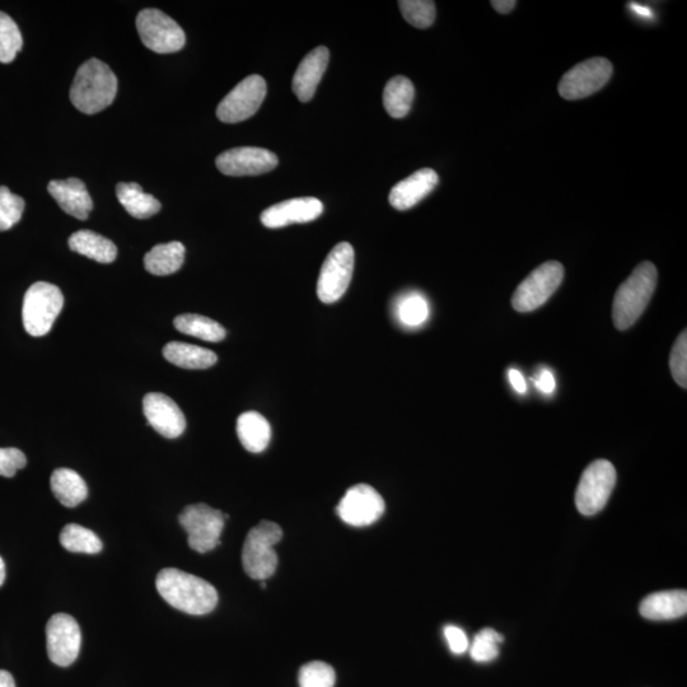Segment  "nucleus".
I'll list each match as a JSON object with an SVG mask.
<instances>
[{
	"label": "nucleus",
	"instance_id": "2eb2a0df",
	"mask_svg": "<svg viewBox=\"0 0 687 687\" xmlns=\"http://www.w3.org/2000/svg\"><path fill=\"white\" fill-rule=\"evenodd\" d=\"M277 154L268 149L240 147L219 154L216 165L222 174L233 177L263 175L278 166Z\"/></svg>",
	"mask_w": 687,
	"mask_h": 687
},
{
	"label": "nucleus",
	"instance_id": "f3484780",
	"mask_svg": "<svg viewBox=\"0 0 687 687\" xmlns=\"http://www.w3.org/2000/svg\"><path fill=\"white\" fill-rule=\"evenodd\" d=\"M324 212V204L316 198H296L275 204L261 214V223L266 228L277 229L296 223L315 221Z\"/></svg>",
	"mask_w": 687,
	"mask_h": 687
},
{
	"label": "nucleus",
	"instance_id": "ddd939ff",
	"mask_svg": "<svg viewBox=\"0 0 687 687\" xmlns=\"http://www.w3.org/2000/svg\"><path fill=\"white\" fill-rule=\"evenodd\" d=\"M385 511V500L368 484L352 486L336 507L340 520L353 527L371 526Z\"/></svg>",
	"mask_w": 687,
	"mask_h": 687
},
{
	"label": "nucleus",
	"instance_id": "a211bd4d",
	"mask_svg": "<svg viewBox=\"0 0 687 687\" xmlns=\"http://www.w3.org/2000/svg\"><path fill=\"white\" fill-rule=\"evenodd\" d=\"M439 177L432 168H422L392 188L390 204L397 210H408L422 202L438 185Z\"/></svg>",
	"mask_w": 687,
	"mask_h": 687
},
{
	"label": "nucleus",
	"instance_id": "4c0bfd02",
	"mask_svg": "<svg viewBox=\"0 0 687 687\" xmlns=\"http://www.w3.org/2000/svg\"><path fill=\"white\" fill-rule=\"evenodd\" d=\"M27 458L18 448H0V476L13 478L18 470L25 469Z\"/></svg>",
	"mask_w": 687,
	"mask_h": 687
},
{
	"label": "nucleus",
	"instance_id": "7ed1b4c3",
	"mask_svg": "<svg viewBox=\"0 0 687 687\" xmlns=\"http://www.w3.org/2000/svg\"><path fill=\"white\" fill-rule=\"evenodd\" d=\"M657 280L656 265L644 261L620 285L612 306V319L619 330H628L643 315L656 291Z\"/></svg>",
	"mask_w": 687,
	"mask_h": 687
},
{
	"label": "nucleus",
	"instance_id": "423d86ee",
	"mask_svg": "<svg viewBox=\"0 0 687 687\" xmlns=\"http://www.w3.org/2000/svg\"><path fill=\"white\" fill-rule=\"evenodd\" d=\"M182 528L188 534V544L196 553L205 554L221 544L224 513L199 503L188 506L179 516Z\"/></svg>",
	"mask_w": 687,
	"mask_h": 687
},
{
	"label": "nucleus",
	"instance_id": "39448f33",
	"mask_svg": "<svg viewBox=\"0 0 687 687\" xmlns=\"http://www.w3.org/2000/svg\"><path fill=\"white\" fill-rule=\"evenodd\" d=\"M64 306V296L56 285L39 282L31 285L23 299L22 319L25 330L40 338L50 333Z\"/></svg>",
	"mask_w": 687,
	"mask_h": 687
},
{
	"label": "nucleus",
	"instance_id": "f257e3e1",
	"mask_svg": "<svg viewBox=\"0 0 687 687\" xmlns=\"http://www.w3.org/2000/svg\"><path fill=\"white\" fill-rule=\"evenodd\" d=\"M156 587L168 605L185 614L207 615L218 604V593L212 584L180 569H162Z\"/></svg>",
	"mask_w": 687,
	"mask_h": 687
},
{
	"label": "nucleus",
	"instance_id": "c03bdc74",
	"mask_svg": "<svg viewBox=\"0 0 687 687\" xmlns=\"http://www.w3.org/2000/svg\"><path fill=\"white\" fill-rule=\"evenodd\" d=\"M630 8H632L635 13H638L639 16L652 17V11L647 7L638 6V4H630Z\"/></svg>",
	"mask_w": 687,
	"mask_h": 687
},
{
	"label": "nucleus",
	"instance_id": "a18cd8bd",
	"mask_svg": "<svg viewBox=\"0 0 687 687\" xmlns=\"http://www.w3.org/2000/svg\"><path fill=\"white\" fill-rule=\"evenodd\" d=\"M4 581H6V564H4V560L0 558V587L3 586Z\"/></svg>",
	"mask_w": 687,
	"mask_h": 687
},
{
	"label": "nucleus",
	"instance_id": "1a4fd4ad",
	"mask_svg": "<svg viewBox=\"0 0 687 687\" xmlns=\"http://www.w3.org/2000/svg\"><path fill=\"white\" fill-rule=\"evenodd\" d=\"M354 260V249L348 242H341L330 251L317 282V296L321 302L330 305L347 293L353 278Z\"/></svg>",
	"mask_w": 687,
	"mask_h": 687
},
{
	"label": "nucleus",
	"instance_id": "473e14b6",
	"mask_svg": "<svg viewBox=\"0 0 687 687\" xmlns=\"http://www.w3.org/2000/svg\"><path fill=\"white\" fill-rule=\"evenodd\" d=\"M399 6L411 26L424 30L436 21V3L432 0H401Z\"/></svg>",
	"mask_w": 687,
	"mask_h": 687
},
{
	"label": "nucleus",
	"instance_id": "72a5a7b5",
	"mask_svg": "<svg viewBox=\"0 0 687 687\" xmlns=\"http://www.w3.org/2000/svg\"><path fill=\"white\" fill-rule=\"evenodd\" d=\"M397 315L404 325L418 327L423 325L429 317V306L427 299L422 294L411 293L405 296L397 306Z\"/></svg>",
	"mask_w": 687,
	"mask_h": 687
},
{
	"label": "nucleus",
	"instance_id": "412c9836",
	"mask_svg": "<svg viewBox=\"0 0 687 687\" xmlns=\"http://www.w3.org/2000/svg\"><path fill=\"white\" fill-rule=\"evenodd\" d=\"M640 615L649 620H674L687 614L686 591H663L644 598Z\"/></svg>",
	"mask_w": 687,
	"mask_h": 687
},
{
	"label": "nucleus",
	"instance_id": "e433bc0d",
	"mask_svg": "<svg viewBox=\"0 0 687 687\" xmlns=\"http://www.w3.org/2000/svg\"><path fill=\"white\" fill-rule=\"evenodd\" d=\"M670 369L677 385L682 389L687 387V331L684 330L677 338L670 355Z\"/></svg>",
	"mask_w": 687,
	"mask_h": 687
},
{
	"label": "nucleus",
	"instance_id": "f704fd0d",
	"mask_svg": "<svg viewBox=\"0 0 687 687\" xmlns=\"http://www.w3.org/2000/svg\"><path fill=\"white\" fill-rule=\"evenodd\" d=\"M25 200L11 193L7 186H0V232L8 231L21 221L25 212Z\"/></svg>",
	"mask_w": 687,
	"mask_h": 687
},
{
	"label": "nucleus",
	"instance_id": "58836bf2",
	"mask_svg": "<svg viewBox=\"0 0 687 687\" xmlns=\"http://www.w3.org/2000/svg\"><path fill=\"white\" fill-rule=\"evenodd\" d=\"M445 637L447 639L448 647H450L453 654H464L470 647L469 638L461 628L455 625H447L445 628Z\"/></svg>",
	"mask_w": 687,
	"mask_h": 687
},
{
	"label": "nucleus",
	"instance_id": "79ce46f5",
	"mask_svg": "<svg viewBox=\"0 0 687 687\" xmlns=\"http://www.w3.org/2000/svg\"><path fill=\"white\" fill-rule=\"evenodd\" d=\"M490 4L500 14L511 13L514 7L517 6V2H514V0H493Z\"/></svg>",
	"mask_w": 687,
	"mask_h": 687
},
{
	"label": "nucleus",
	"instance_id": "4be33fe9",
	"mask_svg": "<svg viewBox=\"0 0 687 687\" xmlns=\"http://www.w3.org/2000/svg\"><path fill=\"white\" fill-rule=\"evenodd\" d=\"M237 436L247 451L264 452L271 439L270 423L257 411H246L237 420Z\"/></svg>",
	"mask_w": 687,
	"mask_h": 687
},
{
	"label": "nucleus",
	"instance_id": "0eeeda50",
	"mask_svg": "<svg viewBox=\"0 0 687 687\" xmlns=\"http://www.w3.org/2000/svg\"><path fill=\"white\" fill-rule=\"evenodd\" d=\"M563 279L564 266L558 261L542 264L518 285L512 298L514 310L525 313L544 306L558 291Z\"/></svg>",
	"mask_w": 687,
	"mask_h": 687
},
{
	"label": "nucleus",
	"instance_id": "dca6fc26",
	"mask_svg": "<svg viewBox=\"0 0 687 687\" xmlns=\"http://www.w3.org/2000/svg\"><path fill=\"white\" fill-rule=\"evenodd\" d=\"M143 411L148 423L161 436L174 439L185 432V415L171 397L160 392H151L144 397Z\"/></svg>",
	"mask_w": 687,
	"mask_h": 687
},
{
	"label": "nucleus",
	"instance_id": "6e6552de",
	"mask_svg": "<svg viewBox=\"0 0 687 687\" xmlns=\"http://www.w3.org/2000/svg\"><path fill=\"white\" fill-rule=\"evenodd\" d=\"M616 484V470L607 460H597L584 470L579 481L576 504L584 516H595L605 508Z\"/></svg>",
	"mask_w": 687,
	"mask_h": 687
},
{
	"label": "nucleus",
	"instance_id": "ea45409f",
	"mask_svg": "<svg viewBox=\"0 0 687 687\" xmlns=\"http://www.w3.org/2000/svg\"><path fill=\"white\" fill-rule=\"evenodd\" d=\"M536 386L537 389H539L542 392V394H553L556 386L553 373H551L550 371H546V369H544V371H541L539 375H537Z\"/></svg>",
	"mask_w": 687,
	"mask_h": 687
},
{
	"label": "nucleus",
	"instance_id": "c756f323",
	"mask_svg": "<svg viewBox=\"0 0 687 687\" xmlns=\"http://www.w3.org/2000/svg\"><path fill=\"white\" fill-rule=\"evenodd\" d=\"M60 544L70 553L98 554L102 550L100 537L76 523L64 526L60 532Z\"/></svg>",
	"mask_w": 687,
	"mask_h": 687
},
{
	"label": "nucleus",
	"instance_id": "aec40b11",
	"mask_svg": "<svg viewBox=\"0 0 687 687\" xmlns=\"http://www.w3.org/2000/svg\"><path fill=\"white\" fill-rule=\"evenodd\" d=\"M48 190L59 207L79 221H86L90 216L93 203L87 186L79 179L51 181Z\"/></svg>",
	"mask_w": 687,
	"mask_h": 687
},
{
	"label": "nucleus",
	"instance_id": "20e7f679",
	"mask_svg": "<svg viewBox=\"0 0 687 687\" xmlns=\"http://www.w3.org/2000/svg\"><path fill=\"white\" fill-rule=\"evenodd\" d=\"M283 539L282 527L270 521L260 522L251 528L242 550V565L247 576L265 581L278 567V555L274 546Z\"/></svg>",
	"mask_w": 687,
	"mask_h": 687
},
{
	"label": "nucleus",
	"instance_id": "9b49d317",
	"mask_svg": "<svg viewBox=\"0 0 687 687\" xmlns=\"http://www.w3.org/2000/svg\"><path fill=\"white\" fill-rule=\"evenodd\" d=\"M266 92H268V86L263 77L257 74L246 77L218 105V119L227 124L241 123L250 119L263 105Z\"/></svg>",
	"mask_w": 687,
	"mask_h": 687
},
{
	"label": "nucleus",
	"instance_id": "37998d69",
	"mask_svg": "<svg viewBox=\"0 0 687 687\" xmlns=\"http://www.w3.org/2000/svg\"><path fill=\"white\" fill-rule=\"evenodd\" d=\"M0 687H16V682L8 671L0 670Z\"/></svg>",
	"mask_w": 687,
	"mask_h": 687
},
{
	"label": "nucleus",
	"instance_id": "c85d7f7f",
	"mask_svg": "<svg viewBox=\"0 0 687 687\" xmlns=\"http://www.w3.org/2000/svg\"><path fill=\"white\" fill-rule=\"evenodd\" d=\"M174 324L180 333L209 341V343H219L227 335L226 329L217 321L195 315V313H185V315L176 317Z\"/></svg>",
	"mask_w": 687,
	"mask_h": 687
},
{
	"label": "nucleus",
	"instance_id": "9d476101",
	"mask_svg": "<svg viewBox=\"0 0 687 687\" xmlns=\"http://www.w3.org/2000/svg\"><path fill=\"white\" fill-rule=\"evenodd\" d=\"M137 30L143 44L154 53H177L185 46V32L179 23L158 9H144L140 12Z\"/></svg>",
	"mask_w": 687,
	"mask_h": 687
},
{
	"label": "nucleus",
	"instance_id": "f8f14e48",
	"mask_svg": "<svg viewBox=\"0 0 687 687\" xmlns=\"http://www.w3.org/2000/svg\"><path fill=\"white\" fill-rule=\"evenodd\" d=\"M612 64L605 58L586 60L564 74L558 91L565 100L576 101L601 90L610 81Z\"/></svg>",
	"mask_w": 687,
	"mask_h": 687
},
{
	"label": "nucleus",
	"instance_id": "2f4dec72",
	"mask_svg": "<svg viewBox=\"0 0 687 687\" xmlns=\"http://www.w3.org/2000/svg\"><path fill=\"white\" fill-rule=\"evenodd\" d=\"M503 642L504 637L497 630L485 628L472 640L470 656L476 662H492L499 656V644Z\"/></svg>",
	"mask_w": 687,
	"mask_h": 687
},
{
	"label": "nucleus",
	"instance_id": "f03ea898",
	"mask_svg": "<svg viewBox=\"0 0 687 687\" xmlns=\"http://www.w3.org/2000/svg\"><path fill=\"white\" fill-rule=\"evenodd\" d=\"M116 93L118 78L109 65L90 59L78 69L70 88V100L83 114L95 115L114 102Z\"/></svg>",
	"mask_w": 687,
	"mask_h": 687
},
{
	"label": "nucleus",
	"instance_id": "6ab92c4d",
	"mask_svg": "<svg viewBox=\"0 0 687 687\" xmlns=\"http://www.w3.org/2000/svg\"><path fill=\"white\" fill-rule=\"evenodd\" d=\"M330 51L325 46H319L307 54L294 73L292 88L298 100L308 102L315 96L317 86L329 65Z\"/></svg>",
	"mask_w": 687,
	"mask_h": 687
},
{
	"label": "nucleus",
	"instance_id": "7c9ffc66",
	"mask_svg": "<svg viewBox=\"0 0 687 687\" xmlns=\"http://www.w3.org/2000/svg\"><path fill=\"white\" fill-rule=\"evenodd\" d=\"M23 46L20 28L8 14L0 12V63H11Z\"/></svg>",
	"mask_w": 687,
	"mask_h": 687
},
{
	"label": "nucleus",
	"instance_id": "a878e982",
	"mask_svg": "<svg viewBox=\"0 0 687 687\" xmlns=\"http://www.w3.org/2000/svg\"><path fill=\"white\" fill-rule=\"evenodd\" d=\"M50 484L55 498L64 507H77L88 497L86 481L76 471L70 469L55 470L51 475Z\"/></svg>",
	"mask_w": 687,
	"mask_h": 687
},
{
	"label": "nucleus",
	"instance_id": "cd10ccee",
	"mask_svg": "<svg viewBox=\"0 0 687 687\" xmlns=\"http://www.w3.org/2000/svg\"><path fill=\"white\" fill-rule=\"evenodd\" d=\"M415 88L413 82L404 76H397L387 82L383 91V105L391 118L403 119L413 106Z\"/></svg>",
	"mask_w": 687,
	"mask_h": 687
},
{
	"label": "nucleus",
	"instance_id": "5701e85b",
	"mask_svg": "<svg viewBox=\"0 0 687 687\" xmlns=\"http://www.w3.org/2000/svg\"><path fill=\"white\" fill-rule=\"evenodd\" d=\"M70 250L101 264H110L118 256V247L109 238L82 229L69 238Z\"/></svg>",
	"mask_w": 687,
	"mask_h": 687
},
{
	"label": "nucleus",
	"instance_id": "c9c22d12",
	"mask_svg": "<svg viewBox=\"0 0 687 687\" xmlns=\"http://www.w3.org/2000/svg\"><path fill=\"white\" fill-rule=\"evenodd\" d=\"M335 681L334 668L321 661L307 663L298 675L299 687H334Z\"/></svg>",
	"mask_w": 687,
	"mask_h": 687
},
{
	"label": "nucleus",
	"instance_id": "4468645a",
	"mask_svg": "<svg viewBox=\"0 0 687 687\" xmlns=\"http://www.w3.org/2000/svg\"><path fill=\"white\" fill-rule=\"evenodd\" d=\"M81 644L82 633L76 619L67 614L51 616L46 624V648L51 662L60 667L72 665L79 656Z\"/></svg>",
	"mask_w": 687,
	"mask_h": 687
},
{
	"label": "nucleus",
	"instance_id": "393cba45",
	"mask_svg": "<svg viewBox=\"0 0 687 687\" xmlns=\"http://www.w3.org/2000/svg\"><path fill=\"white\" fill-rule=\"evenodd\" d=\"M116 195L126 212L134 218L147 219L160 213L161 203L153 195L144 193L142 186L135 182H120L116 186Z\"/></svg>",
	"mask_w": 687,
	"mask_h": 687
},
{
	"label": "nucleus",
	"instance_id": "bb28decb",
	"mask_svg": "<svg viewBox=\"0 0 687 687\" xmlns=\"http://www.w3.org/2000/svg\"><path fill=\"white\" fill-rule=\"evenodd\" d=\"M185 260V246L181 242L154 246L144 257V266L153 275L165 277L181 269Z\"/></svg>",
	"mask_w": 687,
	"mask_h": 687
},
{
	"label": "nucleus",
	"instance_id": "a19ab883",
	"mask_svg": "<svg viewBox=\"0 0 687 687\" xmlns=\"http://www.w3.org/2000/svg\"><path fill=\"white\" fill-rule=\"evenodd\" d=\"M508 378L509 381H511L514 390L520 392V394H526L527 383L520 371H516V369H509Z\"/></svg>",
	"mask_w": 687,
	"mask_h": 687
},
{
	"label": "nucleus",
	"instance_id": "b1692460",
	"mask_svg": "<svg viewBox=\"0 0 687 687\" xmlns=\"http://www.w3.org/2000/svg\"><path fill=\"white\" fill-rule=\"evenodd\" d=\"M163 355L174 366L185 369H207L217 363L218 357L212 350L172 341L163 349Z\"/></svg>",
	"mask_w": 687,
	"mask_h": 687
}]
</instances>
